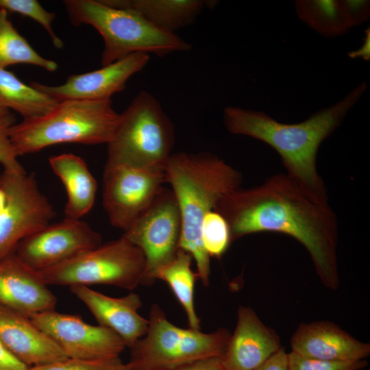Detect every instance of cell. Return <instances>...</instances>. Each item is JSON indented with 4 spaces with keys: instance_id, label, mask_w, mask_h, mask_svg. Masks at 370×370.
Returning a JSON list of instances; mask_svg holds the SVG:
<instances>
[{
    "instance_id": "obj_1",
    "label": "cell",
    "mask_w": 370,
    "mask_h": 370,
    "mask_svg": "<svg viewBox=\"0 0 370 370\" xmlns=\"http://www.w3.org/2000/svg\"><path fill=\"white\" fill-rule=\"evenodd\" d=\"M214 210L227 221L232 242L265 232L291 236L308 251L322 284L332 290L339 286L335 214L328 201L315 197L288 175L276 174L257 186L233 190Z\"/></svg>"
},
{
    "instance_id": "obj_2",
    "label": "cell",
    "mask_w": 370,
    "mask_h": 370,
    "mask_svg": "<svg viewBox=\"0 0 370 370\" xmlns=\"http://www.w3.org/2000/svg\"><path fill=\"white\" fill-rule=\"evenodd\" d=\"M367 87L362 82L342 99L300 123H284L262 111L227 106L223 123L233 134L249 136L272 147L280 156L286 175L315 197L328 201L317 166L319 147L340 126Z\"/></svg>"
},
{
    "instance_id": "obj_3",
    "label": "cell",
    "mask_w": 370,
    "mask_h": 370,
    "mask_svg": "<svg viewBox=\"0 0 370 370\" xmlns=\"http://www.w3.org/2000/svg\"><path fill=\"white\" fill-rule=\"evenodd\" d=\"M164 174L181 216L179 247L193 257L197 278L207 286L210 258L202 244L201 223L223 196L240 187L241 173L212 153L178 152L168 159Z\"/></svg>"
},
{
    "instance_id": "obj_4",
    "label": "cell",
    "mask_w": 370,
    "mask_h": 370,
    "mask_svg": "<svg viewBox=\"0 0 370 370\" xmlns=\"http://www.w3.org/2000/svg\"><path fill=\"white\" fill-rule=\"evenodd\" d=\"M63 3L73 25H91L101 36L104 43L102 66L134 53L162 57L191 49L176 33L156 27L132 10L110 5L103 0H65Z\"/></svg>"
},
{
    "instance_id": "obj_5",
    "label": "cell",
    "mask_w": 370,
    "mask_h": 370,
    "mask_svg": "<svg viewBox=\"0 0 370 370\" xmlns=\"http://www.w3.org/2000/svg\"><path fill=\"white\" fill-rule=\"evenodd\" d=\"M119 118L111 99L65 100L42 116L15 123L9 135L18 157L61 143L107 145Z\"/></svg>"
},
{
    "instance_id": "obj_6",
    "label": "cell",
    "mask_w": 370,
    "mask_h": 370,
    "mask_svg": "<svg viewBox=\"0 0 370 370\" xmlns=\"http://www.w3.org/2000/svg\"><path fill=\"white\" fill-rule=\"evenodd\" d=\"M174 142L173 123L161 104L150 92L140 91L119 114L105 165L164 169Z\"/></svg>"
},
{
    "instance_id": "obj_7",
    "label": "cell",
    "mask_w": 370,
    "mask_h": 370,
    "mask_svg": "<svg viewBox=\"0 0 370 370\" xmlns=\"http://www.w3.org/2000/svg\"><path fill=\"white\" fill-rule=\"evenodd\" d=\"M230 336L225 328L204 333L177 327L153 304L147 333L130 347L127 364L132 370H175L198 360L222 358Z\"/></svg>"
},
{
    "instance_id": "obj_8",
    "label": "cell",
    "mask_w": 370,
    "mask_h": 370,
    "mask_svg": "<svg viewBox=\"0 0 370 370\" xmlns=\"http://www.w3.org/2000/svg\"><path fill=\"white\" fill-rule=\"evenodd\" d=\"M145 268L143 251L121 236L39 273L47 286L105 284L131 291L141 284Z\"/></svg>"
},
{
    "instance_id": "obj_9",
    "label": "cell",
    "mask_w": 370,
    "mask_h": 370,
    "mask_svg": "<svg viewBox=\"0 0 370 370\" xmlns=\"http://www.w3.org/2000/svg\"><path fill=\"white\" fill-rule=\"evenodd\" d=\"M0 188L6 195L0 215V260L15 254L19 242L47 225L56 217L48 198L40 190L34 173L3 169Z\"/></svg>"
},
{
    "instance_id": "obj_10",
    "label": "cell",
    "mask_w": 370,
    "mask_h": 370,
    "mask_svg": "<svg viewBox=\"0 0 370 370\" xmlns=\"http://www.w3.org/2000/svg\"><path fill=\"white\" fill-rule=\"evenodd\" d=\"M181 231L176 199L171 188L162 187L122 235L145 256L146 268L140 284H153L156 270L173 258L180 249Z\"/></svg>"
},
{
    "instance_id": "obj_11",
    "label": "cell",
    "mask_w": 370,
    "mask_h": 370,
    "mask_svg": "<svg viewBox=\"0 0 370 370\" xmlns=\"http://www.w3.org/2000/svg\"><path fill=\"white\" fill-rule=\"evenodd\" d=\"M164 183L163 169L105 165L102 204L111 225L126 230L153 201Z\"/></svg>"
},
{
    "instance_id": "obj_12",
    "label": "cell",
    "mask_w": 370,
    "mask_h": 370,
    "mask_svg": "<svg viewBox=\"0 0 370 370\" xmlns=\"http://www.w3.org/2000/svg\"><path fill=\"white\" fill-rule=\"evenodd\" d=\"M101 244V235L87 222L64 218L24 238L19 242L15 254L27 267L39 272Z\"/></svg>"
},
{
    "instance_id": "obj_13",
    "label": "cell",
    "mask_w": 370,
    "mask_h": 370,
    "mask_svg": "<svg viewBox=\"0 0 370 370\" xmlns=\"http://www.w3.org/2000/svg\"><path fill=\"white\" fill-rule=\"evenodd\" d=\"M69 358L95 360L119 356L126 347L112 330L93 325L79 316L51 310L28 316Z\"/></svg>"
},
{
    "instance_id": "obj_14",
    "label": "cell",
    "mask_w": 370,
    "mask_h": 370,
    "mask_svg": "<svg viewBox=\"0 0 370 370\" xmlns=\"http://www.w3.org/2000/svg\"><path fill=\"white\" fill-rule=\"evenodd\" d=\"M149 55L134 53L90 72L70 75L64 83L51 86L37 82L29 83L55 101H99L111 99L125 88L129 79L148 63Z\"/></svg>"
},
{
    "instance_id": "obj_15",
    "label": "cell",
    "mask_w": 370,
    "mask_h": 370,
    "mask_svg": "<svg viewBox=\"0 0 370 370\" xmlns=\"http://www.w3.org/2000/svg\"><path fill=\"white\" fill-rule=\"evenodd\" d=\"M69 289L88 308L98 324L116 333L126 347L130 348L147 333L149 320L138 312L142 306L138 294L112 297L84 285L71 286Z\"/></svg>"
},
{
    "instance_id": "obj_16",
    "label": "cell",
    "mask_w": 370,
    "mask_h": 370,
    "mask_svg": "<svg viewBox=\"0 0 370 370\" xmlns=\"http://www.w3.org/2000/svg\"><path fill=\"white\" fill-rule=\"evenodd\" d=\"M280 337L250 307L241 306L235 330L222 357L225 370H255L278 352Z\"/></svg>"
},
{
    "instance_id": "obj_17",
    "label": "cell",
    "mask_w": 370,
    "mask_h": 370,
    "mask_svg": "<svg viewBox=\"0 0 370 370\" xmlns=\"http://www.w3.org/2000/svg\"><path fill=\"white\" fill-rule=\"evenodd\" d=\"M293 352L304 357L328 361L365 360L370 344L361 342L330 321L301 323L291 339Z\"/></svg>"
},
{
    "instance_id": "obj_18",
    "label": "cell",
    "mask_w": 370,
    "mask_h": 370,
    "mask_svg": "<svg viewBox=\"0 0 370 370\" xmlns=\"http://www.w3.org/2000/svg\"><path fill=\"white\" fill-rule=\"evenodd\" d=\"M0 341L29 367L68 358L58 345L27 315L1 304Z\"/></svg>"
},
{
    "instance_id": "obj_19",
    "label": "cell",
    "mask_w": 370,
    "mask_h": 370,
    "mask_svg": "<svg viewBox=\"0 0 370 370\" xmlns=\"http://www.w3.org/2000/svg\"><path fill=\"white\" fill-rule=\"evenodd\" d=\"M0 304L29 316L54 310L57 297L40 273L13 254L0 260Z\"/></svg>"
},
{
    "instance_id": "obj_20",
    "label": "cell",
    "mask_w": 370,
    "mask_h": 370,
    "mask_svg": "<svg viewBox=\"0 0 370 370\" xmlns=\"http://www.w3.org/2000/svg\"><path fill=\"white\" fill-rule=\"evenodd\" d=\"M298 17L325 37H336L367 21L370 16L369 1L297 0Z\"/></svg>"
},
{
    "instance_id": "obj_21",
    "label": "cell",
    "mask_w": 370,
    "mask_h": 370,
    "mask_svg": "<svg viewBox=\"0 0 370 370\" xmlns=\"http://www.w3.org/2000/svg\"><path fill=\"white\" fill-rule=\"evenodd\" d=\"M49 164L65 188L64 218L81 219L95 204L97 191L95 178L85 161L73 153L51 156Z\"/></svg>"
},
{
    "instance_id": "obj_22",
    "label": "cell",
    "mask_w": 370,
    "mask_h": 370,
    "mask_svg": "<svg viewBox=\"0 0 370 370\" xmlns=\"http://www.w3.org/2000/svg\"><path fill=\"white\" fill-rule=\"evenodd\" d=\"M107 4L132 10L156 27L175 33L192 24L212 3L203 0H103Z\"/></svg>"
},
{
    "instance_id": "obj_23",
    "label": "cell",
    "mask_w": 370,
    "mask_h": 370,
    "mask_svg": "<svg viewBox=\"0 0 370 370\" xmlns=\"http://www.w3.org/2000/svg\"><path fill=\"white\" fill-rule=\"evenodd\" d=\"M58 102L30 84H26L14 73L0 68V106L14 110L25 119L42 116Z\"/></svg>"
},
{
    "instance_id": "obj_24",
    "label": "cell",
    "mask_w": 370,
    "mask_h": 370,
    "mask_svg": "<svg viewBox=\"0 0 370 370\" xmlns=\"http://www.w3.org/2000/svg\"><path fill=\"white\" fill-rule=\"evenodd\" d=\"M193 257L179 249L172 260L158 268L155 280L166 282L186 312L189 328L200 330V321L194 304V286L197 275L191 269Z\"/></svg>"
},
{
    "instance_id": "obj_25",
    "label": "cell",
    "mask_w": 370,
    "mask_h": 370,
    "mask_svg": "<svg viewBox=\"0 0 370 370\" xmlns=\"http://www.w3.org/2000/svg\"><path fill=\"white\" fill-rule=\"evenodd\" d=\"M19 64L37 66L49 72L58 67L55 61L41 56L14 27L8 12L0 9V68Z\"/></svg>"
},
{
    "instance_id": "obj_26",
    "label": "cell",
    "mask_w": 370,
    "mask_h": 370,
    "mask_svg": "<svg viewBox=\"0 0 370 370\" xmlns=\"http://www.w3.org/2000/svg\"><path fill=\"white\" fill-rule=\"evenodd\" d=\"M201 238L204 248L210 258H220L232 242L227 221L216 210L210 211L204 217Z\"/></svg>"
},
{
    "instance_id": "obj_27",
    "label": "cell",
    "mask_w": 370,
    "mask_h": 370,
    "mask_svg": "<svg viewBox=\"0 0 370 370\" xmlns=\"http://www.w3.org/2000/svg\"><path fill=\"white\" fill-rule=\"evenodd\" d=\"M0 9H4L8 13L14 12L32 18L46 31L56 48L63 47V41L57 36L52 27L56 14L46 10L38 1L0 0Z\"/></svg>"
},
{
    "instance_id": "obj_28",
    "label": "cell",
    "mask_w": 370,
    "mask_h": 370,
    "mask_svg": "<svg viewBox=\"0 0 370 370\" xmlns=\"http://www.w3.org/2000/svg\"><path fill=\"white\" fill-rule=\"evenodd\" d=\"M29 370H132L118 357L84 360L66 358L59 362L32 367Z\"/></svg>"
},
{
    "instance_id": "obj_29",
    "label": "cell",
    "mask_w": 370,
    "mask_h": 370,
    "mask_svg": "<svg viewBox=\"0 0 370 370\" xmlns=\"http://www.w3.org/2000/svg\"><path fill=\"white\" fill-rule=\"evenodd\" d=\"M290 370H360L366 367V360L356 361H328L304 357L293 352L288 353Z\"/></svg>"
},
{
    "instance_id": "obj_30",
    "label": "cell",
    "mask_w": 370,
    "mask_h": 370,
    "mask_svg": "<svg viewBox=\"0 0 370 370\" xmlns=\"http://www.w3.org/2000/svg\"><path fill=\"white\" fill-rule=\"evenodd\" d=\"M16 123V118L11 112L0 117V164L3 169H19L23 168L17 160V154L10 140L9 131Z\"/></svg>"
},
{
    "instance_id": "obj_31",
    "label": "cell",
    "mask_w": 370,
    "mask_h": 370,
    "mask_svg": "<svg viewBox=\"0 0 370 370\" xmlns=\"http://www.w3.org/2000/svg\"><path fill=\"white\" fill-rule=\"evenodd\" d=\"M255 370H290L288 354L281 347Z\"/></svg>"
},
{
    "instance_id": "obj_32",
    "label": "cell",
    "mask_w": 370,
    "mask_h": 370,
    "mask_svg": "<svg viewBox=\"0 0 370 370\" xmlns=\"http://www.w3.org/2000/svg\"><path fill=\"white\" fill-rule=\"evenodd\" d=\"M29 368L16 358L0 341V370H29Z\"/></svg>"
},
{
    "instance_id": "obj_33",
    "label": "cell",
    "mask_w": 370,
    "mask_h": 370,
    "mask_svg": "<svg viewBox=\"0 0 370 370\" xmlns=\"http://www.w3.org/2000/svg\"><path fill=\"white\" fill-rule=\"evenodd\" d=\"M175 370H225L222 358L210 357L196 360Z\"/></svg>"
},
{
    "instance_id": "obj_34",
    "label": "cell",
    "mask_w": 370,
    "mask_h": 370,
    "mask_svg": "<svg viewBox=\"0 0 370 370\" xmlns=\"http://www.w3.org/2000/svg\"><path fill=\"white\" fill-rule=\"evenodd\" d=\"M366 36L365 38V41L362 43V45L361 47H360L358 49H357L355 51H352L349 53V56L352 58H361L364 59L365 60H369L370 58V53H369V38H370V31L369 28H368V30L367 29L366 32Z\"/></svg>"
},
{
    "instance_id": "obj_35",
    "label": "cell",
    "mask_w": 370,
    "mask_h": 370,
    "mask_svg": "<svg viewBox=\"0 0 370 370\" xmlns=\"http://www.w3.org/2000/svg\"><path fill=\"white\" fill-rule=\"evenodd\" d=\"M6 205V195L2 188H0V215L3 212Z\"/></svg>"
},
{
    "instance_id": "obj_36",
    "label": "cell",
    "mask_w": 370,
    "mask_h": 370,
    "mask_svg": "<svg viewBox=\"0 0 370 370\" xmlns=\"http://www.w3.org/2000/svg\"><path fill=\"white\" fill-rule=\"evenodd\" d=\"M11 111L7 108H3L0 106V117L3 116L8 113H10Z\"/></svg>"
}]
</instances>
